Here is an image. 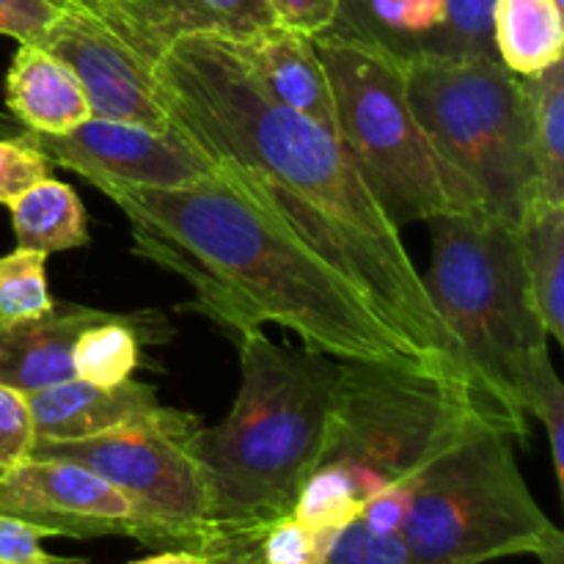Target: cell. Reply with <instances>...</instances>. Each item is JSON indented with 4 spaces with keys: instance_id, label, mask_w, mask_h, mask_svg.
<instances>
[{
    "instance_id": "6da1fadb",
    "label": "cell",
    "mask_w": 564,
    "mask_h": 564,
    "mask_svg": "<svg viewBox=\"0 0 564 564\" xmlns=\"http://www.w3.org/2000/svg\"><path fill=\"white\" fill-rule=\"evenodd\" d=\"M152 83L171 130L356 286L413 358L471 386L400 229L334 132L270 99L235 44L213 33L169 44Z\"/></svg>"
},
{
    "instance_id": "7a4b0ae2",
    "label": "cell",
    "mask_w": 564,
    "mask_h": 564,
    "mask_svg": "<svg viewBox=\"0 0 564 564\" xmlns=\"http://www.w3.org/2000/svg\"><path fill=\"white\" fill-rule=\"evenodd\" d=\"M135 251L193 290L191 306L231 336L279 325L336 361L411 356L367 297L264 213L226 171L187 187L97 185ZM413 358V356H411Z\"/></svg>"
},
{
    "instance_id": "3957f363",
    "label": "cell",
    "mask_w": 564,
    "mask_h": 564,
    "mask_svg": "<svg viewBox=\"0 0 564 564\" xmlns=\"http://www.w3.org/2000/svg\"><path fill=\"white\" fill-rule=\"evenodd\" d=\"M240 391L231 413L198 430L196 457L220 554H251L270 523L292 516L323 455L336 364L284 350L262 330L235 336Z\"/></svg>"
},
{
    "instance_id": "277c9868",
    "label": "cell",
    "mask_w": 564,
    "mask_h": 564,
    "mask_svg": "<svg viewBox=\"0 0 564 564\" xmlns=\"http://www.w3.org/2000/svg\"><path fill=\"white\" fill-rule=\"evenodd\" d=\"M427 224L433 257L424 286L479 400L507 435L527 438V419L540 416L564 383L551 364L518 229L490 215H441Z\"/></svg>"
},
{
    "instance_id": "5b68a950",
    "label": "cell",
    "mask_w": 564,
    "mask_h": 564,
    "mask_svg": "<svg viewBox=\"0 0 564 564\" xmlns=\"http://www.w3.org/2000/svg\"><path fill=\"white\" fill-rule=\"evenodd\" d=\"M400 538L411 564H485L538 556L564 564V538L540 510L518 468L510 435L479 419L405 482Z\"/></svg>"
},
{
    "instance_id": "8992f818",
    "label": "cell",
    "mask_w": 564,
    "mask_h": 564,
    "mask_svg": "<svg viewBox=\"0 0 564 564\" xmlns=\"http://www.w3.org/2000/svg\"><path fill=\"white\" fill-rule=\"evenodd\" d=\"M334 88L339 138L397 229L485 215L477 191L435 154L405 94L402 55L341 28L312 39Z\"/></svg>"
},
{
    "instance_id": "52a82bcc",
    "label": "cell",
    "mask_w": 564,
    "mask_h": 564,
    "mask_svg": "<svg viewBox=\"0 0 564 564\" xmlns=\"http://www.w3.org/2000/svg\"><path fill=\"white\" fill-rule=\"evenodd\" d=\"M402 66L408 102L435 154L477 191L485 215L518 229L549 202L521 77L499 58L411 55Z\"/></svg>"
},
{
    "instance_id": "ba28073f",
    "label": "cell",
    "mask_w": 564,
    "mask_h": 564,
    "mask_svg": "<svg viewBox=\"0 0 564 564\" xmlns=\"http://www.w3.org/2000/svg\"><path fill=\"white\" fill-rule=\"evenodd\" d=\"M479 419L499 424L466 380L435 364L411 356L339 361L319 463H339L367 501L411 482Z\"/></svg>"
},
{
    "instance_id": "9c48e42d",
    "label": "cell",
    "mask_w": 564,
    "mask_h": 564,
    "mask_svg": "<svg viewBox=\"0 0 564 564\" xmlns=\"http://www.w3.org/2000/svg\"><path fill=\"white\" fill-rule=\"evenodd\" d=\"M202 424L171 408L154 422L130 424L83 441H36L31 457L86 466L127 496L152 549H187L213 560L220 551L209 523V499L196 457Z\"/></svg>"
},
{
    "instance_id": "30bf717a",
    "label": "cell",
    "mask_w": 564,
    "mask_h": 564,
    "mask_svg": "<svg viewBox=\"0 0 564 564\" xmlns=\"http://www.w3.org/2000/svg\"><path fill=\"white\" fill-rule=\"evenodd\" d=\"M17 141L47 163L75 171L94 187L105 182L135 187H187L213 174V163L176 130H152L138 121L91 116L80 127L47 135L22 127Z\"/></svg>"
},
{
    "instance_id": "8fae6325",
    "label": "cell",
    "mask_w": 564,
    "mask_h": 564,
    "mask_svg": "<svg viewBox=\"0 0 564 564\" xmlns=\"http://www.w3.org/2000/svg\"><path fill=\"white\" fill-rule=\"evenodd\" d=\"M0 512L53 538H130L149 545L147 527L121 490L58 457H28L0 471Z\"/></svg>"
},
{
    "instance_id": "7c38bea8",
    "label": "cell",
    "mask_w": 564,
    "mask_h": 564,
    "mask_svg": "<svg viewBox=\"0 0 564 564\" xmlns=\"http://www.w3.org/2000/svg\"><path fill=\"white\" fill-rule=\"evenodd\" d=\"M53 3L55 20L36 44L69 66L86 91L91 113L171 130L169 116L154 97L152 69L86 6L75 0Z\"/></svg>"
},
{
    "instance_id": "4fadbf2b",
    "label": "cell",
    "mask_w": 564,
    "mask_h": 564,
    "mask_svg": "<svg viewBox=\"0 0 564 564\" xmlns=\"http://www.w3.org/2000/svg\"><path fill=\"white\" fill-rule=\"evenodd\" d=\"M97 14L143 64L182 36L213 33L237 42L275 25L268 0H75Z\"/></svg>"
},
{
    "instance_id": "5bb4252c",
    "label": "cell",
    "mask_w": 564,
    "mask_h": 564,
    "mask_svg": "<svg viewBox=\"0 0 564 564\" xmlns=\"http://www.w3.org/2000/svg\"><path fill=\"white\" fill-rule=\"evenodd\" d=\"M36 441H83L130 424L154 422L171 408L160 405L152 386L124 380L119 386H94L80 378L31 391Z\"/></svg>"
},
{
    "instance_id": "9a60e30c",
    "label": "cell",
    "mask_w": 564,
    "mask_h": 564,
    "mask_svg": "<svg viewBox=\"0 0 564 564\" xmlns=\"http://www.w3.org/2000/svg\"><path fill=\"white\" fill-rule=\"evenodd\" d=\"M231 44L270 99L317 121L319 127L339 138L334 88L312 39L273 25Z\"/></svg>"
},
{
    "instance_id": "2e32d148",
    "label": "cell",
    "mask_w": 564,
    "mask_h": 564,
    "mask_svg": "<svg viewBox=\"0 0 564 564\" xmlns=\"http://www.w3.org/2000/svg\"><path fill=\"white\" fill-rule=\"evenodd\" d=\"M108 317V312L55 303L42 317L22 319L0 330V383L31 394L75 378L72 347L83 328Z\"/></svg>"
},
{
    "instance_id": "e0dca14e",
    "label": "cell",
    "mask_w": 564,
    "mask_h": 564,
    "mask_svg": "<svg viewBox=\"0 0 564 564\" xmlns=\"http://www.w3.org/2000/svg\"><path fill=\"white\" fill-rule=\"evenodd\" d=\"M6 105L22 127L61 135L91 119L80 80L39 44H20L6 75Z\"/></svg>"
},
{
    "instance_id": "ac0fdd59",
    "label": "cell",
    "mask_w": 564,
    "mask_h": 564,
    "mask_svg": "<svg viewBox=\"0 0 564 564\" xmlns=\"http://www.w3.org/2000/svg\"><path fill=\"white\" fill-rule=\"evenodd\" d=\"M562 11L556 0H496V58L518 77L538 75L562 61Z\"/></svg>"
},
{
    "instance_id": "d6986e66",
    "label": "cell",
    "mask_w": 564,
    "mask_h": 564,
    "mask_svg": "<svg viewBox=\"0 0 564 564\" xmlns=\"http://www.w3.org/2000/svg\"><path fill=\"white\" fill-rule=\"evenodd\" d=\"M6 207L11 209V229L22 251L55 253L88 242L86 209L66 182L44 176Z\"/></svg>"
},
{
    "instance_id": "ffe728a7",
    "label": "cell",
    "mask_w": 564,
    "mask_h": 564,
    "mask_svg": "<svg viewBox=\"0 0 564 564\" xmlns=\"http://www.w3.org/2000/svg\"><path fill=\"white\" fill-rule=\"evenodd\" d=\"M518 240L545 334L564 341V204H538L518 226Z\"/></svg>"
},
{
    "instance_id": "44dd1931",
    "label": "cell",
    "mask_w": 564,
    "mask_h": 564,
    "mask_svg": "<svg viewBox=\"0 0 564 564\" xmlns=\"http://www.w3.org/2000/svg\"><path fill=\"white\" fill-rule=\"evenodd\" d=\"M163 319L154 314L141 317H119L108 314L99 323L80 330L72 347V369L75 378L94 386H119L132 378L141 358V339L149 330L163 328Z\"/></svg>"
},
{
    "instance_id": "7402d4cb",
    "label": "cell",
    "mask_w": 564,
    "mask_h": 564,
    "mask_svg": "<svg viewBox=\"0 0 564 564\" xmlns=\"http://www.w3.org/2000/svg\"><path fill=\"white\" fill-rule=\"evenodd\" d=\"M532 110V135L545 198L564 204V61L521 77Z\"/></svg>"
},
{
    "instance_id": "603a6c76",
    "label": "cell",
    "mask_w": 564,
    "mask_h": 564,
    "mask_svg": "<svg viewBox=\"0 0 564 564\" xmlns=\"http://www.w3.org/2000/svg\"><path fill=\"white\" fill-rule=\"evenodd\" d=\"M364 496L339 463H319L303 482L292 516L314 532L341 529L361 516Z\"/></svg>"
},
{
    "instance_id": "cb8c5ba5",
    "label": "cell",
    "mask_w": 564,
    "mask_h": 564,
    "mask_svg": "<svg viewBox=\"0 0 564 564\" xmlns=\"http://www.w3.org/2000/svg\"><path fill=\"white\" fill-rule=\"evenodd\" d=\"M44 259L47 253L22 248L0 257V330L50 312L53 297L47 292Z\"/></svg>"
},
{
    "instance_id": "d4e9b609",
    "label": "cell",
    "mask_w": 564,
    "mask_h": 564,
    "mask_svg": "<svg viewBox=\"0 0 564 564\" xmlns=\"http://www.w3.org/2000/svg\"><path fill=\"white\" fill-rule=\"evenodd\" d=\"M323 564H411V551L397 532H378L356 518L330 532Z\"/></svg>"
},
{
    "instance_id": "484cf974",
    "label": "cell",
    "mask_w": 564,
    "mask_h": 564,
    "mask_svg": "<svg viewBox=\"0 0 564 564\" xmlns=\"http://www.w3.org/2000/svg\"><path fill=\"white\" fill-rule=\"evenodd\" d=\"M496 0H446V33L441 55L452 58H496L494 47Z\"/></svg>"
},
{
    "instance_id": "4316f807",
    "label": "cell",
    "mask_w": 564,
    "mask_h": 564,
    "mask_svg": "<svg viewBox=\"0 0 564 564\" xmlns=\"http://www.w3.org/2000/svg\"><path fill=\"white\" fill-rule=\"evenodd\" d=\"M330 532L334 529L314 532L295 516H286L259 534L251 554L262 564H323Z\"/></svg>"
},
{
    "instance_id": "83f0119b",
    "label": "cell",
    "mask_w": 564,
    "mask_h": 564,
    "mask_svg": "<svg viewBox=\"0 0 564 564\" xmlns=\"http://www.w3.org/2000/svg\"><path fill=\"white\" fill-rule=\"evenodd\" d=\"M36 433L28 397L0 383V471L33 455Z\"/></svg>"
},
{
    "instance_id": "f1b7e54d",
    "label": "cell",
    "mask_w": 564,
    "mask_h": 564,
    "mask_svg": "<svg viewBox=\"0 0 564 564\" xmlns=\"http://www.w3.org/2000/svg\"><path fill=\"white\" fill-rule=\"evenodd\" d=\"M44 176H50L47 158L17 138H0V204H9Z\"/></svg>"
},
{
    "instance_id": "f546056e",
    "label": "cell",
    "mask_w": 564,
    "mask_h": 564,
    "mask_svg": "<svg viewBox=\"0 0 564 564\" xmlns=\"http://www.w3.org/2000/svg\"><path fill=\"white\" fill-rule=\"evenodd\" d=\"M47 538H53L47 529L0 512V564H77L47 554L42 545Z\"/></svg>"
},
{
    "instance_id": "4dcf8cb0",
    "label": "cell",
    "mask_w": 564,
    "mask_h": 564,
    "mask_svg": "<svg viewBox=\"0 0 564 564\" xmlns=\"http://www.w3.org/2000/svg\"><path fill=\"white\" fill-rule=\"evenodd\" d=\"M275 25L314 39L339 20V0H268Z\"/></svg>"
},
{
    "instance_id": "1f68e13d",
    "label": "cell",
    "mask_w": 564,
    "mask_h": 564,
    "mask_svg": "<svg viewBox=\"0 0 564 564\" xmlns=\"http://www.w3.org/2000/svg\"><path fill=\"white\" fill-rule=\"evenodd\" d=\"M53 20V0H0V33L20 44H36Z\"/></svg>"
},
{
    "instance_id": "d6a6232c",
    "label": "cell",
    "mask_w": 564,
    "mask_h": 564,
    "mask_svg": "<svg viewBox=\"0 0 564 564\" xmlns=\"http://www.w3.org/2000/svg\"><path fill=\"white\" fill-rule=\"evenodd\" d=\"M408 505H411V490L408 485H389V488L378 490L369 496L361 507V521L367 527L378 529V532H397L400 534L402 523H405Z\"/></svg>"
},
{
    "instance_id": "836d02e7",
    "label": "cell",
    "mask_w": 564,
    "mask_h": 564,
    "mask_svg": "<svg viewBox=\"0 0 564 564\" xmlns=\"http://www.w3.org/2000/svg\"><path fill=\"white\" fill-rule=\"evenodd\" d=\"M540 422H543L545 433H549L551 446V463H554V474L560 488L564 485V389L556 391L545 408L540 411Z\"/></svg>"
},
{
    "instance_id": "e575fe53",
    "label": "cell",
    "mask_w": 564,
    "mask_h": 564,
    "mask_svg": "<svg viewBox=\"0 0 564 564\" xmlns=\"http://www.w3.org/2000/svg\"><path fill=\"white\" fill-rule=\"evenodd\" d=\"M132 564H209V556L187 549H165L158 556H147V560H138Z\"/></svg>"
},
{
    "instance_id": "d590c367",
    "label": "cell",
    "mask_w": 564,
    "mask_h": 564,
    "mask_svg": "<svg viewBox=\"0 0 564 564\" xmlns=\"http://www.w3.org/2000/svg\"><path fill=\"white\" fill-rule=\"evenodd\" d=\"M209 564H262L253 554H220L213 556Z\"/></svg>"
}]
</instances>
